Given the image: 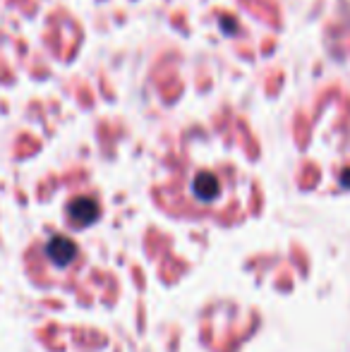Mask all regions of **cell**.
Instances as JSON below:
<instances>
[{
	"label": "cell",
	"instance_id": "cell-3",
	"mask_svg": "<svg viewBox=\"0 0 350 352\" xmlns=\"http://www.w3.org/2000/svg\"><path fill=\"white\" fill-rule=\"evenodd\" d=\"M70 216H72V221L80 223V226H89V223L96 221L98 209L91 199H75L70 204Z\"/></svg>",
	"mask_w": 350,
	"mask_h": 352
},
{
	"label": "cell",
	"instance_id": "cell-1",
	"mask_svg": "<svg viewBox=\"0 0 350 352\" xmlns=\"http://www.w3.org/2000/svg\"><path fill=\"white\" fill-rule=\"evenodd\" d=\"M46 254L51 256V261L65 266V264H70V261L75 259L77 247L72 245L67 237H53V240L48 242V247H46Z\"/></svg>",
	"mask_w": 350,
	"mask_h": 352
},
{
	"label": "cell",
	"instance_id": "cell-2",
	"mask_svg": "<svg viewBox=\"0 0 350 352\" xmlns=\"http://www.w3.org/2000/svg\"><path fill=\"white\" fill-rule=\"evenodd\" d=\"M192 192L199 201H214L221 192V185L211 173H201V175L195 177V185H192Z\"/></svg>",
	"mask_w": 350,
	"mask_h": 352
}]
</instances>
